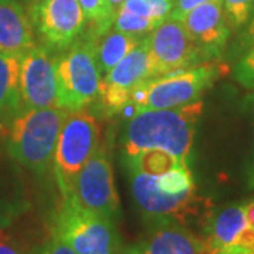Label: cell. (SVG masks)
<instances>
[{
    "instance_id": "obj_1",
    "label": "cell",
    "mask_w": 254,
    "mask_h": 254,
    "mask_svg": "<svg viewBox=\"0 0 254 254\" xmlns=\"http://www.w3.org/2000/svg\"><path fill=\"white\" fill-rule=\"evenodd\" d=\"M203 110L202 100L181 108L150 109L136 113L127 122L123 151L131 158L141 151L158 148L190 164L196 123Z\"/></svg>"
},
{
    "instance_id": "obj_2",
    "label": "cell",
    "mask_w": 254,
    "mask_h": 254,
    "mask_svg": "<svg viewBox=\"0 0 254 254\" xmlns=\"http://www.w3.org/2000/svg\"><path fill=\"white\" fill-rule=\"evenodd\" d=\"M68 112L63 108H21L10 125L7 148L18 164L37 174L46 173L54 158L60 130Z\"/></svg>"
},
{
    "instance_id": "obj_3",
    "label": "cell",
    "mask_w": 254,
    "mask_h": 254,
    "mask_svg": "<svg viewBox=\"0 0 254 254\" xmlns=\"http://www.w3.org/2000/svg\"><path fill=\"white\" fill-rule=\"evenodd\" d=\"M215 64H200L192 68L147 79L131 92L127 106L122 110L126 118L150 109L181 108L200 100L205 91L219 76Z\"/></svg>"
},
{
    "instance_id": "obj_4",
    "label": "cell",
    "mask_w": 254,
    "mask_h": 254,
    "mask_svg": "<svg viewBox=\"0 0 254 254\" xmlns=\"http://www.w3.org/2000/svg\"><path fill=\"white\" fill-rule=\"evenodd\" d=\"M54 235L78 254H125L116 222L83 208L72 195L63 199Z\"/></svg>"
},
{
    "instance_id": "obj_5",
    "label": "cell",
    "mask_w": 254,
    "mask_h": 254,
    "mask_svg": "<svg viewBox=\"0 0 254 254\" xmlns=\"http://www.w3.org/2000/svg\"><path fill=\"white\" fill-rule=\"evenodd\" d=\"M60 108L66 112L85 109L99 95L102 73L96 61L95 41L78 38L57 58Z\"/></svg>"
},
{
    "instance_id": "obj_6",
    "label": "cell",
    "mask_w": 254,
    "mask_h": 254,
    "mask_svg": "<svg viewBox=\"0 0 254 254\" xmlns=\"http://www.w3.org/2000/svg\"><path fill=\"white\" fill-rule=\"evenodd\" d=\"M99 126L88 110L68 112L60 130L54 151V175L58 188L66 198L73 184L95 151L99 148Z\"/></svg>"
},
{
    "instance_id": "obj_7",
    "label": "cell",
    "mask_w": 254,
    "mask_h": 254,
    "mask_svg": "<svg viewBox=\"0 0 254 254\" xmlns=\"http://www.w3.org/2000/svg\"><path fill=\"white\" fill-rule=\"evenodd\" d=\"M151 78L184 71L202 58L181 20L167 18L147 34Z\"/></svg>"
},
{
    "instance_id": "obj_8",
    "label": "cell",
    "mask_w": 254,
    "mask_h": 254,
    "mask_svg": "<svg viewBox=\"0 0 254 254\" xmlns=\"http://www.w3.org/2000/svg\"><path fill=\"white\" fill-rule=\"evenodd\" d=\"M71 195L83 208L118 222L120 200L115 187L112 163L105 147H99L82 167Z\"/></svg>"
},
{
    "instance_id": "obj_9",
    "label": "cell",
    "mask_w": 254,
    "mask_h": 254,
    "mask_svg": "<svg viewBox=\"0 0 254 254\" xmlns=\"http://www.w3.org/2000/svg\"><path fill=\"white\" fill-rule=\"evenodd\" d=\"M28 17L46 46L60 51L79 38L86 23L78 0H31Z\"/></svg>"
},
{
    "instance_id": "obj_10",
    "label": "cell",
    "mask_w": 254,
    "mask_h": 254,
    "mask_svg": "<svg viewBox=\"0 0 254 254\" xmlns=\"http://www.w3.org/2000/svg\"><path fill=\"white\" fill-rule=\"evenodd\" d=\"M147 79H151V69L148 40L145 36L100 81L98 96L103 112L108 116L120 113L127 106L131 92Z\"/></svg>"
},
{
    "instance_id": "obj_11",
    "label": "cell",
    "mask_w": 254,
    "mask_h": 254,
    "mask_svg": "<svg viewBox=\"0 0 254 254\" xmlns=\"http://www.w3.org/2000/svg\"><path fill=\"white\" fill-rule=\"evenodd\" d=\"M20 98L23 108H60L57 58L44 47L34 46L21 57Z\"/></svg>"
},
{
    "instance_id": "obj_12",
    "label": "cell",
    "mask_w": 254,
    "mask_h": 254,
    "mask_svg": "<svg viewBox=\"0 0 254 254\" xmlns=\"http://www.w3.org/2000/svg\"><path fill=\"white\" fill-rule=\"evenodd\" d=\"M205 245L208 254L254 252V229L246 219L245 205L233 203L216 210L208 220Z\"/></svg>"
},
{
    "instance_id": "obj_13",
    "label": "cell",
    "mask_w": 254,
    "mask_h": 254,
    "mask_svg": "<svg viewBox=\"0 0 254 254\" xmlns=\"http://www.w3.org/2000/svg\"><path fill=\"white\" fill-rule=\"evenodd\" d=\"M181 21L203 60H213L222 55L230 37V27L220 0L200 4L190 10Z\"/></svg>"
},
{
    "instance_id": "obj_14",
    "label": "cell",
    "mask_w": 254,
    "mask_h": 254,
    "mask_svg": "<svg viewBox=\"0 0 254 254\" xmlns=\"http://www.w3.org/2000/svg\"><path fill=\"white\" fill-rule=\"evenodd\" d=\"M125 254H206V245L182 223H164L126 247Z\"/></svg>"
},
{
    "instance_id": "obj_15",
    "label": "cell",
    "mask_w": 254,
    "mask_h": 254,
    "mask_svg": "<svg viewBox=\"0 0 254 254\" xmlns=\"http://www.w3.org/2000/svg\"><path fill=\"white\" fill-rule=\"evenodd\" d=\"M34 44V33L24 6L0 0V53L24 55Z\"/></svg>"
},
{
    "instance_id": "obj_16",
    "label": "cell",
    "mask_w": 254,
    "mask_h": 254,
    "mask_svg": "<svg viewBox=\"0 0 254 254\" xmlns=\"http://www.w3.org/2000/svg\"><path fill=\"white\" fill-rule=\"evenodd\" d=\"M18 54L0 53V126L4 122H11L16 116L20 105V65Z\"/></svg>"
},
{
    "instance_id": "obj_17",
    "label": "cell",
    "mask_w": 254,
    "mask_h": 254,
    "mask_svg": "<svg viewBox=\"0 0 254 254\" xmlns=\"http://www.w3.org/2000/svg\"><path fill=\"white\" fill-rule=\"evenodd\" d=\"M141 37L126 34L118 30L108 31L103 36L95 38L96 61L100 73L105 76L110 69L126 57L138 44Z\"/></svg>"
},
{
    "instance_id": "obj_18",
    "label": "cell",
    "mask_w": 254,
    "mask_h": 254,
    "mask_svg": "<svg viewBox=\"0 0 254 254\" xmlns=\"http://www.w3.org/2000/svg\"><path fill=\"white\" fill-rule=\"evenodd\" d=\"M154 188L158 193L181 198V199H196L195 181L188 164H178L167 173L153 177Z\"/></svg>"
},
{
    "instance_id": "obj_19",
    "label": "cell",
    "mask_w": 254,
    "mask_h": 254,
    "mask_svg": "<svg viewBox=\"0 0 254 254\" xmlns=\"http://www.w3.org/2000/svg\"><path fill=\"white\" fill-rule=\"evenodd\" d=\"M126 161L128 171L145 174L151 177L167 173L175 165L181 164V161L175 155L170 154L168 151H164V150H158V148L141 151L140 154L134 155L131 158H126Z\"/></svg>"
},
{
    "instance_id": "obj_20",
    "label": "cell",
    "mask_w": 254,
    "mask_h": 254,
    "mask_svg": "<svg viewBox=\"0 0 254 254\" xmlns=\"http://www.w3.org/2000/svg\"><path fill=\"white\" fill-rule=\"evenodd\" d=\"M85 18L91 23V34L88 37L98 38L109 31L115 21V13L112 11L106 0H78Z\"/></svg>"
},
{
    "instance_id": "obj_21",
    "label": "cell",
    "mask_w": 254,
    "mask_h": 254,
    "mask_svg": "<svg viewBox=\"0 0 254 254\" xmlns=\"http://www.w3.org/2000/svg\"><path fill=\"white\" fill-rule=\"evenodd\" d=\"M173 6L174 0H125L120 9L161 24L164 20L170 17Z\"/></svg>"
},
{
    "instance_id": "obj_22",
    "label": "cell",
    "mask_w": 254,
    "mask_h": 254,
    "mask_svg": "<svg viewBox=\"0 0 254 254\" xmlns=\"http://www.w3.org/2000/svg\"><path fill=\"white\" fill-rule=\"evenodd\" d=\"M157 26H158V23L154 21V20L140 17V16L133 14V13H130V11H127L125 9L118 10V13L115 16V21H113V28L115 30L136 37L148 34Z\"/></svg>"
},
{
    "instance_id": "obj_23",
    "label": "cell",
    "mask_w": 254,
    "mask_h": 254,
    "mask_svg": "<svg viewBox=\"0 0 254 254\" xmlns=\"http://www.w3.org/2000/svg\"><path fill=\"white\" fill-rule=\"evenodd\" d=\"M229 27L243 28L254 14V0H220Z\"/></svg>"
},
{
    "instance_id": "obj_24",
    "label": "cell",
    "mask_w": 254,
    "mask_h": 254,
    "mask_svg": "<svg viewBox=\"0 0 254 254\" xmlns=\"http://www.w3.org/2000/svg\"><path fill=\"white\" fill-rule=\"evenodd\" d=\"M233 76L242 86L254 88V44L233 68Z\"/></svg>"
},
{
    "instance_id": "obj_25",
    "label": "cell",
    "mask_w": 254,
    "mask_h": 254,
    "mask_svg": "<svg viewBox=\"0 0 254 254\" xmlns=\"http://www.w3.org/2000/svg\"><path fill=\"white\" fill-rule=\"evenodd\" d=\"M208 1H213V0H174L173 10H171V14L168 18L182 20L190 10H193L203 3H208Z\"/></svg>"
},
{
    "instance_id": "obj_26",
    "label": "cell",
    "mask_w": 254,
    "mask_h": 254,
    "mask_svg": "<svg viewBox=\"0 0 254 254\" xmlns=\"http://www.w3.org/2000/svg\"><path fill=\"white\" fill-rule=\"evenodd\" d=\"M38 254H78L64 242L61 237L53 233V237L40 249Z\"/></svg>"
},
{
    "instance_id": "obj_27",
    "label": "cell",
    "mask_w": 254,
    "mask_h": 254,
    "mask_svg": "<svg viewBox=\"0 0 254 254\" xmlns=\"http://www.w3.org/2000/svg\"><path fill=\"white\" fill-rule=\"evenodd\" d=\"M0 254H23V252L10 237L0 233Z\"/></svg>"
},
{
    "instance_id": "obj_28",
    "label": "cell",
    "mask_w": 254,
    "mask_h": 254,
    "mask_svg": "<svg viewBox=\"0 0 254 254\" xmlns=\"http://www.w3.org/2000/svg\"><path fill=\"white\" fill-rule=\"evenodd\" d=\"M254 44V14L250 18V21L247 23V30H246L243 40H242V46L245 48H250Z\"/></svg>"
},
{
    "instance_id": "obj_29",
    "label": "cell",
    "mask_w": 254,
    "mask_h": 254,
    "mask_svg": "<svg viewBox=\"0 0 254 254\" xmlns=\"http://www.w3.org/2000/svg\"><path fill=\"white\" fill-rule=\"evenodd\" d=\"M245 212L249 225H250L252 229H254V200L249 202V203H245Z\"/></svg>"
},
{
    "instance_id": "obj_30",
    "label": "cell",
    "mask_w": 254,
    "mask_h": 254,
    "mask_svg": "<svg viewBox=\"0 0 254 254\" xmlns=\"http://www.w3.org/2000/svg\"><path fill=\"white\" fill-rule=\"evenodd\" d=\"M108 1V4H109V7L112 9V11L116 14L118 13V10L120 9V6L123 4V1L125 0H106Z\"/></svg>"
},
{
    "instance_id": "obj_31",
    "label": "cell",
    "mask_w": 254,
    "mask_h": 254,
    "mask_svg": "<svg viewBox=\"0 0 254 254\" xmlns=\"http://www.w3.org/2000/svg\"><path fill=\"white\" fill-rule=\"evenodd\" d=\"M220 254H254V252H247V250H235V252H226Z\"/></svg>"
},
{
    "instance_id": "obj_32",
    "label": "cell",
    "mask_w": 254,
    "mask_h": 254,
    "mask_svg": "<svg viewBox=\"0 0 254 254\" xmlns=\"http://www.w3.org/2000/svg\"><path fill=\"white\" fill-rule=\"evenodd\" d=\"M16 1H20V3H21V1H23V0H16Z\"/></svg>"
},
{
    "instance_id": "obj_33",
    "label": "cell",
    "mask_w": 254,
    "mask_h": 254,
    "mask_svg": "<svg viewBox=\"0 0 254 254\" xmlns=\"http://www.w3.org/2000/svg\"><path fill=\"white\" fill-rule=\"evenodd\" d=\"M0 127H1V126H0Z\"/></svg>"
}]
</instances>
